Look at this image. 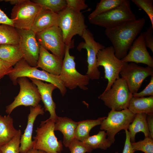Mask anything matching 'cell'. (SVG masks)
Segmentation results:
<instances>
[{
	"mask_svg": "<svg viewBox=\"0 0 153 153\" xmlns=\"http://www.w3.org/2000/svg\"><path fill=\"white\" fill-rule=\"evenodd\" d=\"M137 7L143 10L146 13L153 27V0H132Z\"/></svg>",
	"mask_w": 153,
	"mask_h": 153,
	"instance_id": "obj_33",
	"label": "cell"
},
{
	"mask_svg": "<svg viewBox=\"0 0 153 153\" xmlns=\"http://www.w3.org/2000/svg\"><path fill=\"white\" fill-rule=\"evenodd\" d=\"M59 22L58 14L42 7L37 16L31 30L35 33L40 32L54 26H58Z\"/></svg>",
	"mask_w": 153,
	"mask_h": 153,
	"instance_id": "obj_20",
	"label": "cell"
},
{
	"mask_svg": "<svg viewBox=\"0 0 153 153\" xmlns=\"http://www.w3.org/2000/svg\"><path fill=\"white\" fill-rule=\"evenodd\" d=\"M81 37L84 41L80 42L77 49L79 51L83 49L86 50L88 70L86 74L90 79L98 80L100 78V72L97 65V55L100 50L105 47L95 40L92 33L87 28Z\"/></svg>",
	"mask_w": 153,
	"mask_h": 153,
	"instance_id": "obj_12",
	"label": "cell"
},
{
	"mask_svg": "<svg viewBox=\"0 0 153 153\" xmlns=\"http://www.w3.org/2000/svg\"><path fill=\"white\" fill-rule=\"evenodd\" d=\"M97 57V66L103 67L104 77L108 80L107 86L104 91L105 92L109 90L114 82L120 78L119 74L124 62L116 56L112 46L100 50Z\"/></svg>",
	"mask_w": 153,
	"mask_h": 153,
	"instance_id": "obj_11",
	"label": "cell"
},
{
	"mask_svg": "<svg viewBox=\"0 0 153 153\" xmlns=\"http://www.w3.org/2000/svg\"><path fill=\"white\" fill-rule=\"evenodd\" d=\"M77 122L67 117L58 116L55 121L54 131H59L63 135V143L66 147L75 138V132Z\"/></svg>",
	"mask_w": 153,
	"mask_h": 153,
	"instance_id": "obj_21",
	"label": "cell"
},
{
	"mask_svg": "<svg viewBox=\"0 0 153 153\" xmlns=\"http://www.w3.org/2000/svg\"><path fill=\"white\" fill-rule=\"evenodd\" d=\"M146 121L150 137L153 139V114H147Z\"/></svg>",
	"mask_w": 153,
	"mask_h": 153,
	"instance_id": "obj_41",
	"label": "cell"
},
{
	"mask_svg": "<svg viewBox=\"0 0 153 153\" xmlns=\"http://www.w3.org/2000/svg\"><path fill=\"white\" fill-rule=\"evenodd\" d=\"M135 116L128 108L120 111L111 109L102 122L100 129L106 131L107 138L113 144L116 135L121 130H128Z\"/></svg>",
	"mask_w": 153,
	"mask_h": 153,
	"instance_id": "obj_8",
	"label": "cell"
},
{
	"mask_svg": "<svg viewBox=\"0 0 153 153\" xmlns=\"http://www.w3.org/2000/svg\"><path fill=\"white\" fill-rule=\"evenodd\" d=\"M147 114L145 113L136 114L133 121L129 125L128 129L131 143L135 142V135L140 132L143 133L145 137H150L146 121Z\"/></svg>",
	"mask_w": 153,
	"mask_h": 153,
	"instance_id": "obj_24",
	"label": "cell"
},
{
	"mask_svg": "<svg viewBox=\"0 0 153 153\" xmlns=\"http://www.w3.org/2000/svg\"><path fill=\"white\" fill-rule=\"evenodd\" d=\"M36 37L40 46L63 59L66 45L64 42L62 31L58 26H54L36 33Z\"/></svg>",
	"mask_w": 153,
	"mask_h": 153,
	"instance_id": "obj_13",
	"label": "cell"
},
{
	"mask_svg": "<svg viewBox=\"0 0 153 153\" xmlns=\"http://www.w3.org/2000/svg\"><path fill=\"white\" fill-rule=\"evenodd\" d=\"M0 153H1V150H0Z\"/></svg>",
	"mask_w": 153,
	"mask_h": 153,
	"instance_id": "obj_44",
	"label": "cell"
},
{
	"mask_svg": "<svg viewBox=\"0 0 153 153\" xmlns=\"http://www.w3.org/2000/svg\"><path fill=\"white\" fill-rule=\"evenodd\" d=\"M107 136L105 131H99L97 134L90 136L82 142L89 146L93 150L100 148L106 150L112 144L106 138Z\"/></svg>",
	"mask_w": 153,
	"mask_h": 153,
	"instance_id": "obj_28",
	"label": "cell"
},
{
	"mask_svg": "<svg viewBox=\"0 0 153 153\" xmlns=\"http://www.w3.org/2000/svg\"><path fill=\"white\" fill-rule=\"evenodd\" d=\"M44 113V109L39 104L35 107H30L27 125L24 133L21 136L20 153H26L33 148V143L32 138L34 123L37 116L43 115Z\"/></svg>",
	"mask_w": 153,
	"mask_h": 153,
	"instance_id": "obj_17",
	"label": "cell"
},
{
	"mask_svg": "<svg viewBox=\"0 0 153 153\" xmlns=\"http://www.w3.org/2000/svg\"><path fill=\"white\" fill-rule=\"evenodd\" d=\"M123 0H101L96 5L95 9L88 16L90 19L107 12L119 5Z\"/></svg>",
	"mask_w": 153,
	"mask_h": 153,
	"instance_id": "obj_29",
	"label": "cell"
},
{
	"mask_svg": "<svg viewBox=\"0 0 153 153\" xmlns=\"http://www.w3.org/2000/svg\"><path fill=\"white\" fill-rule=\"evenodd\" d=\"M146 22L144 18L127 21L105 29L106 36L112 44L116 56L121 60L127 55Z\"/></svg>",
	"mask_w": 153,
	"mask_h": 153,
	"instance_id": "obj_1",
	"label": "cell"
},
{
	"mask_svg": "<svg viewBox=\"0 0 153 153\" xmlns=\"http://www.w3.org/2000/svg\"><path fill=\"white\" fill-rule=\"evenodd\" d=\"M13 65L0 58V79L8 75L12 70Z\"/></svg>",
	"mask_w": 153,
	"mask_h": 153,
	"instance_id": "obj_38",
	"label": "cell"
},
{
	"mask_svg": "<svg viewBox=\"0 0 153 153\" xmlns=\"http://www.w3.org/2000/svg\"><path fill=\"white\" fill-rule=\"evenodd\" d=\"M20 37L17 29L12 26L0 25V44H19Z\"/></svg>",
	"mask_w": 153,
	"mask_h": 153,
	"instance_id": "obj_27",
	"label": "cell"
},
{
	"mask_svg": "<svg viewBox=\"0 0 153 153\" xmlns=\"http://www.w3.org/2000/svg\"><path fill=\"white\" fill-rule=\"evenodd\" d=\"M31 1L58 14L67 6L66 0H33Z\"/></svg>",
	"mask_w": 153,
	"mask_h": 153,
	"instance_id": "obj_30",
	"label": "cell"
},
{
	"mask_svg": "<svg viewBox=\"0 0 153 153\" xmlns=\"http://www.w3.org/2000/svg\"><path fill=\"white\" fill-rule=\"evenodd\" d=\"M66 0L67 7L78 12H80L81 10L86 9L88 7L85 0Z\"/></svg>",
	"mask_w": 153,
	"mask_h": 153,
	"instance_id": "obj_35",
	"label": "cell"
},
{
	"mask_svg": "<svg viewBox=\"0 0 153 153\" xmlns=\"http://www.w3.org/2000/svg\"><path fill=\"white\" fill-rule=\"evenodd\" d=\"M26 153H47L46 152L39 150H38L33 148L29 150Z\"/></svg>",
	"mask_w": 153,
	"mask_h": 153,
	"instance_id": "obj_42",
	"label": "cell"
},
{
	"mask_svg": "<svg viewBox=\"0 0 153 153\" xmlns=\"http://www.w3.org/2000/svg\"><path fill=\"white\" fill-rule=\"evenodd\" d=\"M0 58L14 66L23 58L19 44H0Z\"/></svg>",
	"mask_w": 153,
	"mask_h": 153,
	"instance_id": "obj_25",
	"label": "cell"
},
{
	"mask_svg": "<svg viewBox=\"0 0 153 153\" xmlns=\"http://www.w3.org/2000/svg\"><path fill=\"white\" fill-rule=\"evenodd\" d=\"M131 144L135 152L139 150L144 153H153V139L150 137H145L143 140L131 143Z\"/></svg>",
	"mask_w": 153,
	"mask_h": 153,
	"instance_id": "obj_32",
	"label": "cell"
},
{
	"mask_svg": "<svg viewBox=\"0 0 153 153\" xmlns=\"http://www.w3.org/2000/svg\"><path fill=\"white\" fill-rule=\"evenodd\" d=\"M37 86L40 94L41 100L43 103L45 111L50 113V116L49 118L55 121L58 116L56 109V105L52 97L53 91L57 88V86L51 83H44L42 81L33 78H28Z\"/></svg>",
	"mask_w": 153,
	"mask_h": 153,
	"instance_id": "obj_18",
	"label": "cell"
},
{
	"mask_svg": "<svg viewBox=\"0 0 153 153\" xmlns=\"http://www.w3.org/2000/svg\"><path fill=\"white\" fill-rule=\"evenodd\" d=\"M106 117L99 118L96 120H86L77 122L75 132V138L83 141L90 136L89 132L94 127L100 125Z\"/></svg>",
	"mask_w": 153,
	"mask_h": 153,
	"instance_id": "obj_26",
	"label": "cell"
},
{
	"mask_svg": "<svg viewBox=\"0 0 153 153\" xmlns=\"http://www.w3.org/2000/svg\"><path fill=\"white\" fill-rule=\"evenodd\" d=\"M63 62V59L51 54L40 45L37 68H40L52 75L59 76L61 71Z\"/></svg>",
	"mask_w": 153,
	"mask_h": 153,
	"instance_id": "obj_19",
	"label": "cell"
},
{
	"mask_svg": "<svg viewBox=\"0 0 153 153\" xmlns=\"http://www.w3.org/2000/svg\"><path fill=\"white\" fill-rule=\"evenodd\" d=\"M71 153L91 152L93 150L88 145L75 138L68 147Z\"/></svg>",
	"mask_w": 153,
	"mask_h": 153,
	"instance_id": "obj_34",
	"label": "cell"
},
{
	"mask_svg": "<svg viewBox=\"0 0 153 153\" xmlns=\"http://www.w3.org/2000/svg\"><path fill=\"white\" fill-rule=\"evenodd\" d=\"M132 97L133 94L125 80L120 78L114 82L109 90L103 92L98 98L111 109L120 111L128 108Z\"/></svg>",
	"mask_w": 153,
	"mask_h": 153,
	"instance_id": "obj_7",
	"label": "cell"
},
{
	"mask_svg": "<svg viewBox=\"0 0 153 153\" xmlns=\"http://www.w3.org/2000/svg\"><path fill=\"white\" fill-rule=\"evenodd\" d=\"M136 19L135 14L131 10L130 1L123 0L115 8L88 19L91 24L106 29Z\"/></svg>",
	"mask_w": 153,
	"mask_h": 153,
	"instance_id": "obj_5",
	"label": "cell"
},
{
	"mask_svg": "<svg viewBox=\"0 0 153 153\" xmlns=\"http://www.w3.org/2000/svg\"><path fill=\"white\" fill-rule=\"evenodd\" d=\"M17 83L20 87L18 95L13 102L6 107L5 112L10 114L16 107L20 106L35 107L39 104L41 98L36 85L26 77L18 78Z\"/></svg>",
	"mask_w": 153,
	"mask_h": 153,
	"instance_id": "obj_10",
	"label": "cell"
},
{
	"mask_svg": "<svg viewBox=\"0 0 153 153\" xmlns=\"http://www.w3.org/2000/svg\"><path fill=\"white\" fill-rule=\"evenodd\" d=\"M2 24L8 25L14 27L13 20L8 18L0 8V25Z\"/></svg>",
	"mask_w": 153,
	"mask_h": 153,
	"instance_id": "obj_40",
	"label": "cell"
},
{
	"mask_svg": "<svg viewBox=\"0 0 153 153\" xmlns=\"http://www.w3.org/2000/svg\"><path fill=\"white\" fill-rule=\"evenodd\" d=\"M74 40L69 45H66L63 64L59 76L64 86L71 90L78 87L81 89H88L86 86L89 83L90 79L86 74L82 75L75 68V57L69 54L70 49L74 47Z\"/></svg>",
	"mask_w": 153,
	"mask_h": 153,
	"instance_id": "obj_3",
	"label": "cell"
},
{
	"mask_svg": "<svg viewBox=\"0 0 153 153\" xmlns=\"http://www.w3.org/2000/svg\"><path fill=\"white\" fill-rule=\"evenodd\" d=\"M20 39L19 45L23 59L30 66L36 67L38 59L40 45L36 37V33L31 30L16 29Z\"/></svg>",
	"mask_w": 153,
	"mask_h": 153,
	"instance_id": "obj_15",
	"label": "cell"
},
{
	"mask_svg": "<svg viewBox=\"0 0 153 153\" xmlns=\"http://www.w3.org/2000/svg\"><path fill=\"white\" fill-rule=\"evenodd\" d=\"M22 131H18L14 138L9 142L0 146L1 153H20V148Z\"/></svg>",
	"mask_w": 153,
	"mask_h": 153,
	"instance_id": "obj_31",
	"label": "cell"
},
{
	"mask_svg": "<svg viewBox=\"0 0 153 153\" xmlns=\"http://www.w3.org/2000/svg\"><path fill=\"white\" fill-rule=\"evenodd\" d=\"M42 7L29 0H23L13 7L11 14L16 29L31 30L34 22Z\"/></svg>",
	"mask_w": 153,
	"mask_h": 153,
	"instance_id": "obj_9",
	"label": "cell"
},
{
	"mask_svg": "<svg viewBox=\"0 0 153 153\" xmlns=\"http://www.w3.org/2000/svg\"><path fill=\"white\" fill-rule=\"evenodd\" d=\"M144 42L146 47L153 52V27L151 25L143 32Z\"/></svg>",
	"mask_w": 153,
	"mask_h": 153,
	"instance_id": "obj_36",
	"label": "cell"
},
{
	"mask_svg": "<svg viewBox=\"0 0 153 153\" xmlns=\"http://www.w3.org/2000/svg\"><path fill=\"white\" fill-rule=\"evenodd\" d=\"M153 96V76H152L150 82L141 91L133 94V96L144 97V96Z\"/></svg>",
	"mask_w": 153,
	"mask_h": 153,
	"instance_id": "obj_37",
	"label": "cell"
},
{
	"mask_svg": "<svg viewBox=\"0 0 153 153\" xmlns=\"http://www.w3.org/2000/svg\"><path fill=\"white\" fill-rule=\"evenodd\" d=\"M18 131L14 127L13 119L10 114L0 115V146L10 141Z\"/></svg>",
	"mask_w": 153,
	"mask_h": 153,
	"instance_id": "obj_23",
	"label": "cell"
},
{
	"mask_svg": "<svg viewBox=\"0 0 153 153\" xmlns=\"http://www.w3.org/2000/svg\"><path fill=\"white\" fill-rule=\"evenodd\" d=\"M23 0H4L5 2H8L13 5H16L21 2Z\"/></svg>",
	"mask_w": 153,
	"mask_h": 153,
	"instance_id": "obj_43",
	"label": "cell"
},
{
	"mask_svg": "<svg viewBox=\"0 0 153 153\" xmlns=\"http://www.w3.org/2000/svg\"><path fill=\"white\" fill-rule=\"evenodd\" d=\"M128 109L133 113L153 114V96L148 97H132Z\"/></svg>",
	"mask_w": 153,
	"mask_h": 153,
	"instance_id": "obj_22",
	"label": "cell"
},
{
	"mask_svg": "<svg viewBox=\"0 0 153 153\" xmlns=\"http://www.w3.org/2000/svg\"><path fill=\"white\" fill-rule=\"evenodd\" d=\"M126 138L122 153H134L135 151L132 148L130 140V134L128 130H125ZM115 153H118L116 152Z\"/></svg>",
	"mask_w": 153,
	"mask_h": 153,
	"instance_id": "obj_39",
	"label": "cell"
},
{
	"mask_svg": "<svg viewBox=\"0 0 153 153\" xmlns=\"http://www.w3.org/2000/svg\"><path fill=\"white\" fill-rule=\"evenodd\" d=\"M8 75L14 85L17 84V80L18 78L26 77L54 85L59 89L62 96L66 92V88L64 86L59 76L54 75L44 70H40L36 67L31 66L23 58L15 64Z\"/></svg>",
	"mask_w": 153,
	"mask_h": 153,
	"instance_id": "obj_2",
	"label": "cell"
},
{
	"mask_svg": "<svg viewBox=\"0 0 153 153\" xmlns=\"http://www.w3.org/2000/svg\"><path fill=\"white\" fill-rule=\"evenodd\" d=\"M55 121L48 118L41 122L33 138V148L47 153H61L63 150L61 141H58L54 133Z\"/></svg>",
	"mask_w": 153,
	"mask_h": 153,
	"instance_id": "obj_6",
	"label": "cell"
},
{
	"mask_svg": "<svg viewBox=\"0 0 153 153\" xmlns=\"http://www.w3.org/2000/svg\"><path fill=\"white\" fill-rule=\"evenodd\" d=\"M121 60L124 62L142 63L153 68V59L146 49L143 32L137 36L127 55Z\"/></svg>",
	"mask_w": 153,
	"mask_h": 153,
	"instance_id": "obj_16",
	"label": "cell"
},
{
	"mask_svg": "<svg viewBox=\"0 0 153 153\" xmlns=\"http://www.w3.org/2000/svg\"><path fill=\"white\" fill-rule=\"evenodd\" d=\"M58 27L61 29L66 45H69L73 37L76 35L82 36L87 28L85 23L84 14L67 6L58 13Z\"/></svg>",
	"mask_w": 153,
	"mask_h": 153,
	"instance_id": "obj_4",
	"label": "cell"
},
{
	"mask_svg": "<svg viewBox=\"0 0 153 153\" xmlns=\"http://www.w3.org/2000/svg\"><path fill=\"white\" fill-rule=\"evenodd\" d=\"M133 94L138 92L144 80L153 76V68L143 67L132 62H124L120 74Z\"/></svg>",
	"mask_w": 153,
	"mask_h": 153,
	"instance_id": "obj_14",
	"label": "cell"
}]
</instances>
